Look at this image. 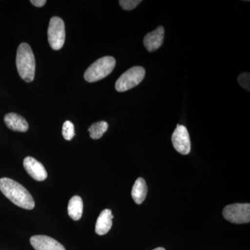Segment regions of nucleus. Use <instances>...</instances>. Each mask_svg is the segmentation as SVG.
<instances>
[{
  "mask_svg": "<svg viewBox=\"0 0 250 250\" xmlns=\"http://www.w3.org/2000/svg\"><path fill=\"white\" fill-rule=\"evenodd\" d=\"M164 34H165V29L162 26H159L155 30L145 36L143 43L148 52L157 50L162 45Z\"/></svg>",
  "mask_w": 250,
  "mask_h": 250,
  "instance_id": "nucleus-10",
  "label": "nucleus"
},
{
  "mask_svg": "<svg viewBox=\"0 0 250 250\" xmlns=\"http://www.w3.org/2000/svg\"><path fill=\"white\" fill-rule=\"evenodd\" d=\"M141 3V0H121L119 4L123 9L126 11L133 10Z\"/></svg>",
  "mask_w": 250,
  "mask_h": 250,
  "instance_id": "nucleus-17",
  "label": "nucleus"
},
{
  "mask_svg": "<svg viewBox=\"0 0 250 250\" xmlns=\"http://www.w3.org/2000/svg\"><path fill=\"white\" fill-rule=\"evenodd\" d=\"M83 201L80 196H73L69 201L67 206V213L73 220H80L83 214Z\"/></svg>",
  "mask_w": 250,
  "mask_h": 250,
  "instance_id": "nucleus-14",
  "label": "nucleus"
},
{
  "mask_svg": "<svg viewBox=\"0 0 250 250\" xmlns=\"http://www.w3.org/2000/svg\"><path fill=\"white\" fill-rule=\"evenodd\" d=\"M238 83L243 88H246V90H250V73H242L238 76Z\"/></svg>",
  "mask_w": 250,
  "mask_h": 250,
  "instance_id": "nucleus-18",
  "label": "nucleus"
},
{
  "mask_svg": "<svg viewBox=\"0 0 250 250\" xmlns=\"http://www.w3.org/2000/svg\"><path fill=\"white\" fill-rule=\"evenodd\" d=\"M153 250H166L164 249V248H156V249H154Z\"/></svg>",
  "mask_w": 250,
  "mask_h": 250,
  "instance_id": "nucleus-20",
  "label": "nucleus"
},
{
  "mask_svg": "<svg viewBox=\"0 0 250 250\" xmlns=\"http://www.w3.org/2000/svg\"><path fill=\"white\" fill-rule=\"evenodd\" d=\"M116 63V59L112 57H104L99 59L90 65L85 72V80L93 83L103 80L113 72Z\"/></svg>",
  "mask_w": 250,
  "mask_h": 250,
  "instance_id": "nucleus-3",
  "label": "nucleus"
},
{
  "mask_svg": "<svg viewBox=\"0 0 250 250\" xmlns=\"http://www.w3.org/2000/svg\"><path fill=\"white\" fill-rule=\"evenodd\" d=\"M113 215L110 209H104L101 212L95 225V232L103 236L107 233L113 225Z\"/></svg>",
  "mask_w": 250,
  "mask_h": 250,
  "instance_id": "nucleus-12",
  "label": "nucleus"
},
{
  "mask_svg": "<svg viewBox=\"0 0 250 250\" xmlns=\"http://www.w3.org/2000/svg\"><path fill=\"white\" fill-rule=\"evenodd\" d=\"M0 190L10 201L21 208L32 210L35 207V202L29 192L13 179H0Z\"/></svg>",
  "mask_w": 250,
  "mask_h": 250,
  "instance_id": "nucleus-1",
  "label": "nucleus"
},
{
  "mask_svg": "<svg viewBox=\"0 0 250 250\" xmlns=\"http://www.w3.org/2000/svg\"><path fill=\"white\" fill-rule=\"evenodd\" d=\"M30 243L35 250H65L59 242L51 237L36 235L31 237Z\"/></svg>",
  "mask_w": 250,
  "mask_h": 250,
  "instance_id": "nucleus-9",
  "label": "nucleus"
},
{
  "mask_svg": "<svg viewBox=\"0 0 250 250\" xmlns=\"http://www.w3.org/2000/svg\"><path fill=\"white\" fill-rule=\"evenodd\" d=\"M23 166L27 173L38 182H42L47 179V173L45 167L34 158L26 157L23 161Z\"/></svg>",
  "mask_w": 250,
  "mask_h": 250,
  "instance_id": "nucleus-8",
  "label": "nucleus"
},
{
  "mask_svg": "<svg viewBox=\"0 0 250 250\" xmlns=\"http://www.w3.org/2000/svg\"><path fill=\"white\" fill-rule=\"evenodd\" d=\"M172 142L174 149L183 155H187L190 152V140L188 131L186 126L177 125L172 136Z\"/></svg>",
  "mask_w": 250,
  "mask_h": 250,
  "instance_id": "nucleus-7",
  "label": "nucleus"
},
{
  "mask_svg": "<svg viewBox=\"0 0 250 250\" xmlns=\"http://www.w3.org/2000/svg\"><path fill=\"white\" fill-rule=\"evenodd\" d=\"M4 120L7 127L12 131L26 132L29 129L27 121L17 113H8L4 116Z\"/></svg>",
  "mask_w": 250,
  "mask_h": 250,
  "instance_id": "nucleus-11",
  "label": "nucleus"
},
{
  "mask_svg": "<svg viewBox=\"0 0 250 250\" xmlns=\"http://www.w3.org/2000/svg\"><path fill=\"white\" fill-rule=\"evenodd\" d=\"M224 218L232 223L245 224L250 221V204H233L223 209Z\"/></svg>",
  "mask_w": 250,
  "mask_h": 250,
  "instance_id": "nucleus-6",
  "label": "nucleus"
},
{
  "mask_svg": "<svg viewBox=\"0 0 250 250\" xmlns=\"http://www.w3.org/2000/svg\"><path fill=\"white\" fill-rule=\"evenodd\" d=\"M108 123L105 121L97 122L88 128L91 139L97 140L103 137L104 134L107 131Z\"/></svg>",
  "mask_w": 250,
  "mask_h": 250,
  "instance_id": "nucleus-15",
  "label": "nucleus"
},
{
  "mask_svg": "<svg viewBox=\"0 0 250 250\" xmlns=\"http://www.w3.org/2000/svg\"><path fill=\"white\" fill-rule=\"evenodd\" d=\"M62 134L64 139L67 141H71L75 136V126L72 122L67 121L62 125Z\"/></svg>",
  "mask_w": 250,
  "mask_h": 250,
  "instance_id": "nucleus-16",
  "label": "nucleus"
},
{
  "mask_svg": "<svg viewBox=\"0 0 250 250\" xmlns=\"http://www.w3.org/2000/svg\"><path fill=\"white\" fill-rule=\"evenodd\" d=\"M48 41L51 47L54 50H59L64 45L65 39V23L62 18L54 16L49 21L47 31Z\"/></svg>",
  "mask_w": 250,
  "mask_h": 250,
  "instance_id": "nucleus-5",
  "label": "nucleus"
},
{
  "mask_svg": "<svg viewBox=\"0 0 250 250\" xmlns=\"http://www.w3.org/2000/svg\"><path fill=\"white\" fill-rule=\"evenodd\" d=\"M146 76V70L141 66H134L120 77L116 83L118 92H125L139 84Z\"/></svg>",
  "mask_w": 250,
  "mask_h": 250,
  "instance_id": "nucleus-4",
  "label": "nucleus"
},
{
  "mask_svg": "<svg viewBox=\"0 0 250 250\" xmlns=\"http://www.w3.org/2000/svg\"><path fill=\"white\" fill-rule=\"evenodd\" d=\"M30 2L36 7H42L46 4L45 0H31Z\"/></svg>",
  "mask_w": 250,
  "mask_h": 250,
  "instance_id": "nucleus-19",
  "label": "nucleus"
},
{
  "mask_svg": "<svg viewBox=\"0 0 250 250\" xmlns=\"http://www.w3.org/2000/svg\"><path fill=\"white\" fill-rule=\"evenodd\" d=\"M147 193V187L146 181L139 177L136 179L131 190V196L137 205H141L146 200Z\"/></svg>",
  "mask_w": 250,
  "mask_h": 250,
  "instance_id": "nucleus-13",
  "label": "nucleus"
},
{
  "mask_svg": "<svg viewBox=\"0 0 250 250\" xmlns=\"http://www.w3.org/2000/svg\"><path fill=\"white\" fill-rule=\"evenodd\" d=\"M16 66L20 76L27 83L32 82L35 77L36 61L30 46L22 42L18 47Z\"/></svg>",
  "mask_w": 250,
  "mask_h": 250,
  "instance_id": "nucleus-2",
  "label": "nucleus"
}]
</instances>
